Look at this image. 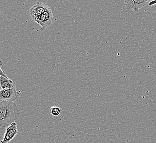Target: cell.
<instances>
[{
  "instance_id": "6da1fadb",
  "label": "cell",
  "mask_w": 156,
  "mask_h": 143,
  "mask_svg": "<svg viewBox=\"0 0 156 143\" xmlns=\"http://www.w3.org/2000/svg\"><path fill=\"white\" fill-rule=\"evenodd\" d=\"M21 112L15 102L0 101V127L6 128L15 122L21 115Z\"/></svg>"
},
{
  "instance_id": "7a4b0ae2",
  "label": "cell",
  "mask_w": 156,
  "mask_h": 143,
  "mask_svg": "<svg viewBox=\"0 0 156 143\" xmlns=\"http://www.w3.org/2000/svg\"><path fill=\"white\" fill-rule=\"evenodd\" d=\"M50 7L48 5L38 1L36 4H35L32 7L30 8V15L31 18L37 23L39 24L41 16Z\"/></svg>"
},
{
  "instance_id": "3957f363",
  "label": "cell",
  "mask_w": 156,
  "mask_h": 143,
  "mask_svg": "<svg viewBox=\"0 0 156 143\" xmlns=\"http://www.w3.org/2000/svg\"><path fill=\"white\" fill-rule=\"evenodd\" d=\"M21 96V93L17 91L16 88L10 89H1L0 90V101H9L15 102Z\"/></svg>"
},
{
  "instance_id": "277c9868",
  "label": "cell",
  "mask_w": 156,
  "mask_h": 143,
  "mask_svg": "<svg viewBox=\"0 0 156 143\" xmlns=\"http://www.w3.org/2000/svg\"><path fill=\"white\" fill-rule=\"evenodd\" d=\"M53 19V15L51 7L42 14L40 18L39 25L41 27V31L43 32L51 24Z\"/></svg>"
},
{
  "instance_id": "5b68a950",
  "label": "cell",
  "mask_w": 156,
  "mask_h": 143,
  "mask_svg": "<svg viewBox=\"0 0 156 143\" xmlns=\"http://www.w3.org/2000/svg\"><path fill=\"white\" fill-rule=\"evenodd\" d=\"M18 128L17 123H13L9 127L6 128V131L4 134L3 139L1 140V143H9L11 141L16 135L18 134Z\"/></svg>"
},
{
  "instance_id": "8992f818",
  "label": "cell",
  "mask_w": 156,
  "mask_h": 143,
  "mask_svg": "<svg viewBox=\"0 0 156 143\" xmlns=\"http://www.w3.org/2000/svg\"><path fill=\"white\" fill-rule=\"evenodd\" d=\"M148 0H126L124 2L127 8L138 12L139 9L145 6Z\"/></svg>"
},
{
  "instance_id": "52a82bcc",
  "label": "cell",
  "mask_w": 156,
  "mask_h": 143,
  "mask_svg": "<svg viewBox=\"0 0 156 143\" xmlns=\"http://www.w3.org/2000/svg\"><path fill=\"white\" fill-rule=\"evenodd\" d=\"M0 87L1 89H10L16 88L15 82L9 79V78H6L3 77H0Z\"/></svg>"
},
{
  "instance_id": "ba28073f",
  "label": "cell",
  "mask_w": 156,
  "mask_h": 143,
  "mask_svg": "<svg viewBox=\"0 0 156 143\" xmlns=\"http://www.w3.org/2000/svg\"><path fill=\"white\" fill-rule=\"evenodd\" d=\"M60 108L57 106H52L51 108V113L53 116H58L60 114Z\"/></svg>"
},
{
  "instance_id": "9c48e42d",
  "label": "cell",
  "mask_w": 156,
  "mask_h": 143,
  "mask_svg": "<svg viewBox=\"0 0 156 143\" xmlns=\"http://www.w3.org/2000/svg\"><path fill=\"white\" fill-rule=\"evenodd\" d=\"M0 70H1L0 75H1V77H3L6 78H9L7 77V76L6 75V74H5V73L3 72V70H2V69L1 68V67H0Z\"/></svg>"
},
{
  "instance_id": "30bf717a",
  "label": "cell",
  "mask_w": 156,
  "mask_h": 143,
  "mask_svg": "<svg viewBox=\"0 0 156 143\" xmlns=\"http://www.w3.org/2000/svg\"><path fill=\"white\" fill-rule=\"evenodd\" d=\"M156 5V0H154V1H151L149 3V4H148V6H153V5Z\"/></svg>"
}]
</instances>
